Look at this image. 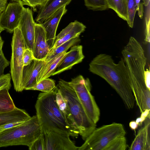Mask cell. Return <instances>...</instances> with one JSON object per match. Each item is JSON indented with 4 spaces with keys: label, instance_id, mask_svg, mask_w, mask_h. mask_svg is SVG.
<instances>
[{
    "label": "cell",
    "instance_id": "obj_1",
    "mask_svg": "<svg viewBox=\"0 0 150 150\" xmlns=\"http://www.w3.org/2000/svg\"><path fill=\"white\" fill-rule=\"evenodd\" d=\"M89 70L104 79L115 90L127 109L133 108L135 99L127 69L122 58L116 64L110 55L100 54L90 62Z\"/></svg>",
    "mask_w": 150,
    "mask_h": 150
},
{
    "label": "cell",
    "instance_id": "obj_2",
    "mask_svg": "<svg viewBox=\"0 0 150 150\" xmlns=\"http://www.w3.org/2000/svg\"><path fill=\"white\" fill-rule=\"evenodd\" d=\"M122 54L137 105L140 109L147 108L150 105V90L145 81L146 58L144 51L140 43L131 36Z\"/></svg>",
    "mask_w": 150,
    "mask_h": 150
},
{
    "label": "cell",
    "instance_id": "obj_3",
    "mask_svg": "<svg viewBox=\"0 0 150 150\" xmlns=\"http://www.w3.org/2000/svg\"><path fill=\"white\" fill-rule=\"evenodd\" d=\"M35 107L42 134L52 131L73 137L78 136L77 129L59 109L54 89L50 91L40 93Z\"/></svg>",
    "mask_w": 150,
    "mask_h": 150
},
{
    "label": "cell",
    "instance_id": "obj_4",
    "mask_svg": "<svg viewBox=\"0 0 150 150\" xmlns=\"http://www.w3.org/2000/svg\"><path fill=\"white\" fill-rule=\"evenodd\" d=\"M57 86L67 103L71 121L85 141L96 129V124L87 114L74 90L68 82L60 79Z\"/></svg>",
    "mask_w": 150,
    "mask_h": 150
},
{
    "label": "cell",
    "instance_id": "obj_5",
    "mask_svg": "<svg viewBox=\"0 0 150 150\" xmlns=\"http://www.w3.org/2000/svg\"><path fill=\"white\" fill-rule=\"evenodd\" d=\"M42 134L36 115L21 124L0 132V148L15 145L28 147Z\"/></svg>",
    "mask_w": 150,
    "mask_h": 150
},
{
    "label": "cell",
    "instance_id": "obj_6",
    "mask_svg": "<svg viewBox=\"0 0 150 150\" xmlns=\"http://www.w3.org/2000/svg\"><path fill=\"white\" fill-rule=\"evenodd\" d=\"M126 134L123 125L113 123L96 129L78 150H103L112 140Z\"/></svg>",
    "mask_w": 150,
    "mask_h": 150
},
{
    "label": "cell",
    "instance_id": "obj_7",
    "mask_svg": "<svg viewBox=\"0 0 150 150\" xmlns=\"http://www.w3.org/2000/svg\"><path fill=\"white\" fill-rule=\"evenodd\" d=\"M68 83L74 90L86 112L96 124L99 120L100 109L91 91V85L88 78L85 79L79 75L72 79Z\"/></svg>",
    "mask_w": 150,
    "mask_h": 150
},
{
    "label": "cell",
    "instance_id": "obj_8",
    "mask_svg": "<svg viewBox=\"0 0 150 150\" xmlns=\"http://www.w3.org/2000/svg\"><path fill=\"white\" fill-rule=\"evenodd\" d=\"M11 46L10 74L14 89L17 92H22L23 90L22 83L23 67V56L26 47L21 32L18 27L13 31Z\"/></svg>",
    "mask_w": 150,
    "mask_h": 150
},
{
    "label": "cell",
    "instance_id": "obj_9",
    "mask_svg": "<svg viewBox=\"0 0 150 150\" xmlns=\"http://www.w3.org/2000/svg\"><path fill=\"white\" fill-rule=\"evenodd\" d=\"M23 6L21 0L7 4L0 14V34L4 30L13 33L15 29L18 27Z\"/></svg>",
    "mask_w": 150,
    "mask_h": 150
},
{
    "label": "cell",
    "instance_id": "obj_10",
    "mask_svg": "<svg viewBox=\"0 0 150 150\" xmlns=\"http://www.w3.org/2000/svg\"><path fill=\"white\" fill-rule=\"evenodd\" d=\"M35 23L32 10L29 8L24 7L18 27L21 32L26 48L33 52Z\"/></svg>",
    "mask_w": 150,
    "mask_h": 150
},
{
    "label": "cell",
    "instance_id": "obj_11",
    "mask_svg": "<svg viewBox=\"0 0 150 150\" xmlns=\"http://www.w3.org/2000/svg\"><path fill=\"white\" fill-rule=\"evenodd\" d=\"M44 135L45 150H78V147L68 136L52 131Z\"/></svg>",
    "mask_w": 150,
    "mask_h": 150
},
{
    "label": "cell",
    "instance_id": "obj_12",
    "mask_svg": "<svg viewBox=\"0 0 150 150\" xmlns=\"http://www.w3.org/2000/svg\"><path fill=\"white\" fill-rule=\"evenodd\" d=\"M84 58L81 45L72 46L69 51L60 61L52 76L71 69L73 66L82 62Z\"/></svg>",
    "mask_w": 150,
    "mask_h": 150
},
{
    "label": "cell",
    "instance_id": "obj_13",
    "mask_svg": "<svg viewBox=\"0 0 150 150\" xmlns=\"http://www.w3.org/2000/svg\"><path fill=\"white\" fill-rule=\"evenodd\" d=\"M46 62L34 58L28 65L23 67L22 83L23 90H28L37 83V78Z\"/></svg>",
    "mask_w": 150,
    "mask_h": 150
},
{
    "label": "cell",
    "instance_id": "obj_14",
    "mask_svg": "<svg viewBox=\"0 0 150 150\" xmlns=\"http://www.w3.org/2000/svg\"><path fill=\"white\" fill-rule=\"evenodd\" d=\"M50 50L44 28L40 24L35 23L33 51L34 58L45 60L49 53Z\"/></svg>",
    "mask_w": 150,
    "mask_h": 150
},
{
    "label": "cell",
    "instance_id": "obj_15",
    "mask_svg": "<svg viewBox=\"0 0 150 150\" xmlns=\"http://www.w3.org/2000/svg\"><path fill=\"white\" fill-rule=\"evenodd\" d=\"M66 6L61 8L43 23H40L45 31L47 41L50 50L52 47L54 43L56 31L59 22L62 16L67 12Z\"/></svg>",
    "mask_w": 150,
    "mask_h": 150
},
{
    "label": "cell",
    "instance_id": "obj_16",
    "mask_svg": "<svg viewBox=\"0 0 150 150\" xmlns=\"http://www.w3.org/2000/svg\"><path fill=\"white\" fill-rule=\"evenodd\" d=\"M86 28L83 23L77 21L70 23L56 36L54 44L50 51L71 39L79 37Z\"/></svg>",
    "mask_w": 150,
    "mask_h": 150
},
{
    "label": "cell",
    "instance_id": "obj_17",
    "mask_svg": "<svg viewBox=\"0 0 150 150\" xmlns=\"http://www.w3.org/2000/svg\"><path fill=\"white\" fill-rule=\"evenodd\" d=\"M150 116L144 121V125L137 133L129 149V150H150Z\"/></svg>",
    "mask_w": 150,
    "mask_h": 150
},
{
    "label": "cell",
    "instance_id": "obj_18",
    "mask_svg": "<svg viewBox=\"0 0 150 150\" xmlns=\"http://www.w3.org/2000/svg\"><path fill=\"white\" fill-rule=\"evenodd\" d=\"M72 0H46L39 8L35 21L43 23L53 14L64 6L68 5Z\"/></svg>",
    "mask_w": 150,
    "mask_h": 150
},
{
    "label": "cell",
    "instance_id": "obj_19",
    "mask_svg": "<svg viewBox=\"0 0 150 150\" xmlns=\"http://www.w3.org/2000/svg\"><path fill=\"white\" fill-rule=\"evenodd\" d=\"M30 117L25 110L16 107L12 110L0 113V126L11 122H24Z\"/></svg>",
    "mask_w": 150,
    "mask_h": 150
},
{
    "label": "cell",
    "instance_id": "obj_20",
    "mask_svg": "<svg viewBox=\"0 0 150 150\" xmlns=\"http://www.w3.org/2000/svg\"><path fill=\"white\" fill-rule=\"evenodd\" d=\"M64 51L46 62L41 69L37 78V83L42 80L52 76L59 63L67 54Z\"/></svg>",
    "mask_w": 150,
    "mask_h": 150
},
{
    "label": "cell",
    "instance_id": "obj_21",
    "mask_svg": "<svg viewBox=\"0 0 150 150\" xmlns=\"http://www.w3.org/2000/svg\"><path fill=\"white\" fill-rule=\"evenodd\" d=\"M108 8L113 10L120 18L128 21L127 8L125 0H106Z\"/></svg>",
    "mask_w": 150,
    "mask_h": 150
},
{
    "label": "cell",
    "instance_id": "obj_22",
    "mask_svg": "<svg viewBox=\"0 0 150 150\" xmlns=\"http://www.w3.org/2000/svg\"><path fill=\"white\" fill-rule=\"evenodd\" d=\"M9 90L5 88L0 90V113L11 111L16 107Z\"/></svg>",
    "mask_w": 150,
    "mask_h": 150
},
{
    "label": "cell",
    "instance_id": "obj_23",
    "mask_svg": "<svg viewBox=\"0 0 150 150\" xmlns=\"http://www.w3.org/2000/svg\"><path fill=\"white\" fill-rule=\"evenodd\" d=\"M80 40L79 37H78L71 39L63 43L53 50L50 51L44 60L47 62L63 52H67L70 47L76 45Z\"/></svg>",
    "mask_w": 150,
    "mask_h": 150
},
{
    "label": "cell",
    "instance_id": "obj_24",
    "mask_svg": "<svg viewBox=\"0 0 150 150\" xmlns=\"http://www.w3.org/2000/svg\"><path fill=\"white\" fill-rule=\"evenodd\" d=\"M54 89L56 95V102L59 109L64 116L72 122L67 103L63 95L57 86Z\"/></svg>",
    "mask_w": 150,
    "mask_h": 150
},
{
    "label": "cell",
    "instance_id": "obj_25",
    "mask_svg": "<svg viewBox=\"0 0 150 150\" xmlns=\"http://www.w3.org/2000/svg\"><path fill=\"white\" fill-rule=\"evenodd\" d=\"M55 87V81L52 79L47 78L40 81L28 90H38L46 92L52 91Z\"/></svg>",
    "mask_w": 150,
    "mask_h": 150
},
{
    "label": "cell",
    "instance_id": "obj_26",
    "mask_svg": "<svg viewBox=\"0 0 150 150\" xmlns=\"http://www.w3.org/2000/svg\"><path fill=\"white\" fill-rule=\"evenodd\" d=\"M128 147L125 136H120L112 140L103 150H125Z\"/></svg>",
    "mask_w": 150,
    "mask_h": 150
},
{
    "label": "cell",
    "instance_id": "obj_27",
    "mask_svg": "<svg viewBox=\"0 0 150 150\" xmlns=\"http://www.w3.org/2000/svg\"><path fill=\"white\" fill-rule=\"evenodd\" d=\"M84 5L89 10L102 11L108 9L106 0H84Z\"/></svg>",
    "mask_w": 150,
    "mask_h": 150
},
{
    "label": "cell",
    "instance_id": "obj_28",
    "mask_svg": "<svg viewBox=\"0 0 150 150\" xmlns=\"http://www.w3.org/2000/svg\"><path fill=\"white\" fill-rule=\"evenodd\" d=\"M126 5L128 16L127 21L129 26L132 28L135 14L136 9L135 0H125Z\"/></svg>",
    "mask_w": 150,
    "mask_h": 150
},
{
    "label": "cell",
    "instance_id": "obj_29",
    "mask_svg": "<svg viewBox=\"0 0 150 150\" xmlns=\"http://www.w3.org/2000/svg\"><path fill=\"white\" fill-rule=\"evenodd\" d=\"M30 150H45V142L44 134L40 135L28 147Z\"/></svg>",
    "mask_w": 150,
    "mask_h": 150
},
{
    "label": "cell",
    "instance_id": "obj_30",
    "mask_svg": "<svg viewBox=\"0 0 150 150\" xmlns=\"http://www.w3.org/2000/svg\"><path fill=\"white\" fill-rule=\"evenodd\" d=\"M11 78L9 73L4 74L0 77V90L5 88L10 89L11 87Z\"/></svg>",
    "mask_w": 150,
    "mask_h": 150
},
{
    "label": "cell",
    "instance_id": "obj_31",
    "mask_svg": "<svg viewBox=\"0 0 150 150\" xmlns=\"http://www.w3.org/2000/svg\"><path fill=\"white\" fill-rule=\"evenodd\" d=\"M34 58L33 51L28 48H25L23 56V66L29 64Z\"/></svg>",
    "mask_w": 150,
    "mask_h": 150
},
{
    "label": "cell",
    "instance_id": "obj_32",
    "mask_svg": "<svg viewBox=\"0 0 150 150\" xmlns=\"http://www.w3.org/2000/svg\"><path fill=\"white\" fill-rule=\"evenodd\" d=\"M24 5H26L32 8L35 11L37 8H39L46 0H21Z\"/></svg>",
    "mask_w": 150,
    "mask_h": 150
},
{
    "label": "cell",
    "instance_id": "obj_33",
    "mask_svg": "<svg viewBox=\"0 0 150 150\" xmlns=\"http://www.w3.org/2000/svg\"><path fill=\"white\" fill-rule=\"evenodd\" d=\"M10 62L5 57L2 50L0 51V77L4 74L5 69L8 66Z\"/></svg>",
    "mask_w": 150,
    "mask_h": 150
},
{
    "label": "cell",
    "instance_id": "obj_34",
    "mask_svg": "<svg viewBox=\"0 0 150 150\" xmlns=\"http://www.w3.org/2000/svg\"><path fill=\"white\" fill-rule=\"evenodd\" d=\"M136 9L139 17L142 19L143 16L144 4L142 0H135Z\"/></svg>",
    "mask_w": 150,
    "mask_h": 150
},
{
    "label": "cell",
    "instance_id": "obj_35",
    "mask_svg": "<svg viewBox=\"0 0 150 150\" xmlns=\"http://www.w3.org/2000/svg\"><path fill=\"white\" fill-rule=\"evenodd\" d=\"M23 122H18L10 123L0 126V132L7 129L20 125L23 123Z\"/></svg>",
    "mask_w": 150,
    "mask_h": 150
},
{
    "label": "cell",
    "instance_id": "obj_36",
    "mask_svg": "<svg viewBox=\"0 0 150 150\" xmlns=\"http://www.w3.org/2000/svg\"><path fill=\"white\" fill-rule=\"evenodd\" d=\"M145 81L147 87L150 90V71L147 69L145 71Z\"/></svg>",
    "mask_w": 150,
    "mask_h": 150
},
{
    "label": "cell",
    "instance_id": "obj_37",
    "mask_svg": "<svg viewBox=\"0 0 150 150\" xmlns=\"http://www.w3.org/2000/svg\"><path fill=\"white\" fill-rule=\"evenodd\" d=\"M146 35L145 40L146 41L149 42V19L146 20Z\"/></svg>",
    "mask_w": 150,
    "mask_h": 150
},
{
    "label": "cell",
    "instance_id": "obj_38",
    "mask_svg": "<svg viewBox=\"0 0 150 150\" xmlns=\"http://www.w3.org/2000/svg\"><path fill=\"white\" fill-rule=\"evenodd\" d=\"M7 2V0H0V14L6 7Z\"/></svg>",
    "mask_w": 150,
    "mask_h": 150
},
{
    "label": "cell",
    "instance_id": "obj_39",
    "mask_svg": "<svg viewBox=\"0 0 150 150\" xmlns=\"http://www.w3.org/2000/svg\"><path fill=\"white\" fill-rule=\"evenodd\" d=\"M138 124L135 121H133L130 122L129 124V126L130 128L133 130H135L138 127Z\"/></svg>",
    "mask_w": 150,
    "mask_h": 150
},
{
    "label": "cell",
    "instance_id": "obj_40",
    "mask_svg": "<svg viewBox=\"0 0 150 150\" xmlns=\"http://www.w3.org/2000/svg\"><path fill=\"white\" fill-rule=\"evenodd\" d=\"M144 5L145 6H147L149 5L150 0H142Z\"/></svg>",
    "mask_w": 150,
    "mask_h": 150
},
{
    "label": "cell",
    "instance_id": "obj_41",
    "mask_svg": "<svg viewBox=\"0 0 150 150\" xmlns=\"http://www.w3.org/2000/svg\"><path fill=\"white\" fill-rule=\"evenodd\" d=\"M4 42L2 40L1 36L0 35V51L2 50Z\"/></svg>",
    "mask_w": 150,
    "mask_h": 150
},
{
    "label": "cell",
    "instance_id": "obj_42",
    "mask_svg": "<svg viewBox=\"0 0 150 150\" xmlns=\"http://www.w3.org/2000/svg\"><path fill=\"white\" fill-rule=\"evenodd\" d=\"M17 0V1H18V0Z\"/></svg>",
    "mask_w": 150,
    "mask_h": 150
}]
</instances>
